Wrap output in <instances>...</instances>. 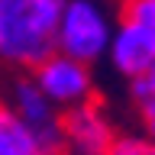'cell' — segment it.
<instances>
[{
	"label": "cell",
	"mask_w": 155,
	"mask_h": 155,
	"mask_svg": "<svg viewBox=\"0 0 155 155\" xmlns=\"http://www.w3.org/2000/svg\"><path fill=\"white\" fill-rule=\"evenodd\" d=\"M61 129H65V155H107L116 136L113 120L97 97L61 110Z\"/></svg>",
	"instance_id": "cell-4"
},
{
	"label": "cell",
	"mask_w": 155,
	"mask_h": 155,
	"mask_svg": "<svg viewBox=\"0 0 155 155\" xmlns=\"http://www.w3.org/2000/svg\"><path fill=\"white\" fill-rule=\"evenodd\" d=\"M3 104L10 110H16L32 129H45V126L61 123V110L45 97V91L36 84V78L29 74V71H23L19 78L10 81V91H7V100Z\"/></svg>",
	"instance_id": "cell-6"
},
{
	"label": "cell",
	"mask_w": 155,
	"mask_h": 155,
	"mask_svg": "<svg viewBox=\"0 0 155 155\" xmlns=\"http://www.w3.org/2000/svg\"><path fill=\"white\" fill-rule=\"evenodd\" d=\"M142 133H145V136H149V139L155 142V113L142 116Z\"/></svg>",
	"instance_id": "cell-11"
},
{
	"label": "cell",
	"mask_w": 155,
	"mask_h": 155,
	"mask_svg": "<svg viewBox=\"0 0 155 155\" xmlns=\"http://www.w3.org/2000/svg\"><path fill=\"white\" fill-rule=\"evenodd\" d=\"M129 104L136 107L139 120L149 116V113H155V65L129 81Z\"/></svg>",
	"instance_id": "cell-8"
},
{
	"label": "cell",
	"mask_w": 155,
	"mask_h": 155,
	"mask_svg": "<svg viewBox=\"0 0 155 155\" xmlns=\"http://www.w3.org/2000/svg\"><path fill=\"white\" fill-rule=\"evenodd\" d=\"M0 155H42L36 129L0 100Z\"/></svg>",
	"instance_id": "cell-7"
},
{
	"label": "cell",
	"mask_w": 155,
	"mask_h": 155,
	"mask_svg": "<svg viewBox=\"0 0 155 155\" xmlns=\"http://www.w3.org/2000/svg\"><path fill=\"white\" fill-rule=\"evenodd\" d=\"M65 3L68 0H0V65L32 71L55 55Z\"/></svg>",
	"instance_id": "cell-1"
},
{
	"label": "cell",
	"mask_w": 155,
	"mask_h": 155,
	"mask_svg": "<svg viewBox=\"0 0 155 155\" xmlns=\"http://www.w3.org/2000/svg\"><path fill=\"white\" fill-rule=\"evenodd\" d=\"M113 26L116 23L110 19L100 0H68L61 10V19H58L55 52L71 55L94 68L100 58H107Z\"/></svg>",
	"instance_id": "cell-2"
},
{
	"label": "cell",
	"mask_w": 155,
	"mask_h": 155,
	"mask_svg": "<svg viewBox=\"0 0 155 155\" xmlns=\"http://www.w3.org/2000/svg\"><path fill=\"white\" fill-rule=\"evenodd\" d=\"M107 155H155V142L145 133H116Z\"/></svg>",
	"instance_id": "cell-10"
},
{
	"label": "cell",
	"mask_w": 155,
	"mask_h": 155,
	"mask_svg": "<svg viewBox=\"0 0 155 155\" xmlns=\"http://www.w3.org/2000/svg\"><path fill=\"white\" fill-rule=\"evenodd\" d=\"M120 19L136 23L155 36V0H120Z\"/></svg>",
	"instance_id": "cell-9"
},
{
	"label": "cell",
	"mask_w": 155,
	"mask_h": 155,
	"mask_svg": "<svg viewBox=\"0 0 155 155\" xmlns=\"http://www.w3.org/2000/svg\"><path fill=\"white\" fill-rule=\"evenodd\" d=\"M107 58L113 65L116 74H123L126 81L139 78L142 71L155 65V36L149 29L136 26V23H116L110 45H107Z\"/></svg>",
	"instance_id": "cell-5"
},
{
	"label": "cell",
	"mask_w": 155,
	"mask_h": 155,
	"mask_svg": "<svg viewBox=\"0 0 155 155\" xmlns=\"http://www.w3.org/2000/svg\"><path fill=\"white\" fill-rule=\"evenodd\" d=\"M29 74L36 78V84L45 91V97L58 110H68V107L87 104L97 97V84H94V68L78 61L71 55H48L42 65H36Z\"/></svg>",
	"instance_id": "cell-3"
}]
</instances>
